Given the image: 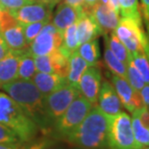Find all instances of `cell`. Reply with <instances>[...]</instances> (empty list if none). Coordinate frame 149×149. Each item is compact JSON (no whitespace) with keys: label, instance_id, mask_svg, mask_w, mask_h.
I'll use <instances>...</instances> for the list:
<instances>
[{"label":"cell","instance_id":"cell-1","mask_svg":"<svg viewBox=\"0 0 149 149\" xmlns=\"http://www.w3.org/2000/svg\"><path fill=\"white\" fill-rule=\"evenodd\" d=\"M1 88L20 106L40 129L45 131L53 125L46 113L44 95L31 80L17 79L2 85Z\"/></svg>","mask_w":149,"mask_h":149},{"label":"cell","instance_id":"cell-2","mask_svg":"<svg viewBox=\"0 0 149 149\" xmlns=\"http://www.w3.org/2000/svg\"><path fill=\"white\" fill-rule=\"evenodd\" d=\"M109 120L97 105L93 106L84 120L65 139L69 143L86 149H105L107 147Z\"/></svg>","mask_w":149,"mask_h":149},{"label":"cell","instance_id":"cell-3","mask_svg":"<svg viewBox=\"0 0 149 149\" xmlns=\"http://www.w3.org/2000/svg\"><path fill=\"white\" fill-rule=\"evenodd\" d=\"M0 123L15 133L19 141H32L37 136L39 127L23 112L20 106L9 96L0 91Z\"/></svg>","mask_w":149,"mask_h":149},{"label":"cell","instance_id":"cell-4","mask_svg":"<svg viewBox=\"0 0 149 149\" xmlns=\"http://www.w3.org/2000/svg\"><path fill=\"white\" fill-rule=\"evenodd\" d=\"M107 147L109 149H143L136 141L132 128V119L127 113L120 111L108 116Z\"/></svg>","mask_w":149,"mask_h":149},{"label":"cell","instance_id":"cell-5","mask_svg":"<svg viewBox=\"0 0 149 149\" xmlns=\"http://www.w3.org/2000/svg\"><path fill=\"white\" fill-rule=\"evenodd\" d=\"M91 108V103L80 94L68 106L65 113L54 122L55 134L59 138L65 139L83 121Z\"/></svg>","mask_w":149,"mask_h":149},{"label":"cell","instance_id":"cell-6","mask_svg":"<svg viewBox=\"0 0 149 149\" xmlns=\"http://www.w3.org/2000/svg\"><path fill=\"white\" fill-rule=\"evenodd\" d=\"M113 32L127 48L130 55L144 51V43L148 39L142 24L131 18L121 17Z\"/></svg>","mask_w":149,"mask_h":149},{"label":"cell","instance_id":"cell-7","mask_svg":"<svg viewBox=\"0 0 149 149\" xmlns=\"http://www.w3.org/2000/svg\"><path fill=\"white\" fill-rule=\"evenodd\" d=\"M79 95H80L79 88L68 83L44 96L46 113L52 124H54V122L65 113L68 106Z\"/></svg>","mask_w":149,"mask_h":149},{"label":"cell","instance_id":"cell-8","mask_svg":"<svg viewBox=\"0 0 149 149\" xmlns=\"http://www.w3.org/2000/svg\"><path fill=\"white\" fill-rule=\"evenodd\" d=\"M63 43V33L48 21L42 27L40 33L35 38L29 45L33 56L48 55L55 52Z\"/></svg>","mask_w":149,"mask_h":149},{"label":"cell","instance_id":"cell-9","mask_svg":"<svg viewBox=\"0 0 149 149\" xmlns=\"http://www.w3.org/2000/svg\"><path fill=\"white\" fill-rule=\"evenodd\" d=\"M83 10L93 17L101 35H109L118 24L119 14L109 5L108 0H99L91 7H83Z\"/></svg>","mask_w":149,"mask_h":149},{"label":"cell","instance_id":"cell-10","mask_svg":"<svg viewBox=\"0 0 149 149\" xmlns=\"http://www.w3.org/2000/svg\"><path fill=\"white\" fill-rule=\"evenodd\" d=\"M53 5L42 2H33L17 10L9 11L11 15L21 25L39 21H50L52 17Z\"/></svg>","mask_w":149,"mask_h":149},{"label":"cell","instance_id":"cell-11","mask_svg":"<svg viewBox=\"0 0 149 149\" xmlns=\"http://www.w3.org/2000/svg\"><path fill=\"white\" fill-rule=\"evenodd\" d=\"M111 80H112V84L119 97L121 105L130 113H133L144 106L139 91H136L129 84L127 79L116 74H112Z\"/></svg>","mask_w":149,"mask_h":149},{"label":"cell","instance_id":"cell-12","mask_svg":"<svg viewBox=\"0 0 149 149\" xmlns=\"http://www.w3.org/2000/svg\"><path fill=\"white\" fill-rule=\"evenodd\" d=\"M101 71L97 65H91L82 74L78 83V88L80 94L83 95L91 105L97 104L98 93L101 86Z\"/></svg>","mask_w":149,"mask_h":149},{"label":"cell","instance_id":"cell-13","mask_svg":"<svg viewBox=\"0 0 149 149\" xmlns=\"http://www.w3.org/2000/svg\"><path fill=\"white\" fill-rule=\"evenodd\" d=\"M97 103L98 108L108 116H115L121 111L122 105L119 97L113 84L108 81H103L100 86Z\"/></svg>","mask_w":149,"mask_h":149},{"label":"cell","instance_id":"cell-14","mask_svg":"<svg viewBox=\"0 0 149 149\" xmlns=\"http://www.w3.org/2000/svg\"><path fill=\"white\" fill-rule=\"evenodd\" d=\"M83 13V7L76 8L63 2L57 7L56 12L54 13L52 23L60 32L64 33L68 26L76 23Z\"/></svg>","mask_w":149,"mask_h":149},{"label":"cell","instance_id":"cell-15","mask_svg":"<svg viewBox=\"0 0 149 149\" xmlns=\"http://www.w3.org/2000/svg\"><path fill=\"white\" fill-rule=\"evenodd\" d=\"M22 52L23 50L10 49L0 60V87L17 79L18 62Z\"/></svg>","mask_w":149,"mask_h":149},{"label":"cell","instance_id":"cell-16","mask_svg":"<svg viewBox=\"0 0 149 149\" xmlns=\"http://www.w3.org/2000/svg\"><path fill=\"white\" fill-rule=\"evenodd\" d=\"M31 81L44 96L68 83L66 77H63L59 74L44 73V72L38 71L34 74Z\"/></svg>","mask_w":149,"mask_h":149},{"label":"cell","instance_id":"cell-17","mask_svg":"<svg viewBox=\"0 0 149 149\" xmlns=\"http://www.w3.org/2000/svg\"><path fill=\"white\" fill-rule=\"evenodd\" d=\"M76 30H77V36L80 44L96 39L99 35H101L99 28L93 17L85 11L79 17V19L76 21Z\"/></svg>","mask_w":149,"mask_h":149},{"label":"cell","instance_id":"cell-18","mask_svg":"<svg viewBox=\"0 0 149 149\" xmlns=\"http://www.w3.org/2000/svg\"><path fill=\"white\" fill-rule=\"evenodd\" d=\"M2 37L4 38L8 47L12 50H24L29 48V45L25 40L22 25L17 23L11 25L10 27L2 30Z\"/></svg>","mask_w":149,"mask_h":149},{"label":"cell","instance_id":"cell-19","mask_svg":"<svg viewBox=\"0 0 149 149\" xmlns=\"http://www.w3.org/2000/svg\"><path fill=\"white\" fill-rule=\"evenodd\" d=\"M88 66L90 65L79 55L77 50L71 53L68 58V74H66V79L68 83L78 88L79 80Z\"/></svg>","mask_w":149,"mask_h":149},{"label":"cell","instance_id":"cell-20","mask_svg":"<svg viewBox=\"0 0 149 149\" xmlns=\"http://www.w3.org/2000/svg\"><path fill=\"white\" fill-rule=\"evenodd\" d=\"M78 54L83 58L88 65H97L100 59V48L97 39L88 40L79 45Z\"/></svg>","mask_w":149,"mask_h":149},{"label":"cell","instance_id":"cell-21","mask_svg":"<svg viewBox=\"0 0 149 149\" xmlns=\"http://www.w3.org/2000/svg\"><path fill=\"white\" fill-rule=\"evenodd\" d=\"M36 66H35L34 56L30 52L29 48L23 50L20 55L18 62L17 79L21 80H31L34 74L36 73Z\"/></svg>","mask_w":149,"mask_h":149},{"label":"cell","instance_id":"cell-22","mask_svg":"<svg viewBox=\"0 0 149 149\" xmlns=\"http://www.w3.org/2000/svg\"><path fill=\"white\" fill-rule=\"evenodd\" d=\"M79 45V40L77 36V30H76V23L68 26L63 33V43L59 47V50L65 54L66 56L69 57L71 53L78 49Z\"/></svg>","mask_w":149,"mask_h":149},{"label":"cell","instance_id":"cell-23","mask_svg":"<svg viewBox=\"0 0 149 149\" xmlns=\"http://www.w3.org/2000/svg\"><path fill=\"white\" fill-rule=\"evenodd\" d=\"M105 42L107 43V45L109 46L111 51L115 54V56L116 58L127 65L131 55H130V53L128 52L127 48L124 46V44L120 42L118 38L116 37V35L115 34L113 31L110 33V36L105 35Z\"/></svg>","mask_w":149,"mask_h":149},{"label":"cell","instance_id":"cell-24","mask_svg":"<svg viewBox=\"0 0 149 149\" xmlns=\"http://www.w3.org/2000/svg\"><path fill=\"white\" fill-rule=\"evenodd\" d=\"M104 62H105L107 68L110 69V71L113 74L126 78L127 65L116 58L115 54L111 51V49L107 45L106 42H105V50H104Z\"/></svg>","mask_w":149,"mask_h":149},{"label":"cell","instance_id":"cell-25","mask_svg":"<svg viewBox=\"0 0 149 149\" xmlns=\"http://www.w3.org/2000/svg\"><path fill=\"white\" fill-rule=\"evenodd\" d=\"M121 17H128L141 23V13L138 0H118Z\"/></svg>","mask_w":149,"mask_h":149},{"label":"cell","instance_id":"cell-26","mask_svg":"<svg viewBox=\"0 0 149 149\" xmlns=\"http://www.w3.org/2000/svg\"><path fill=\"white\" fill-rule=\"evenodd\" d=\"M132 128L136 141L142 147L149 146V128L142 125L139 117L133 113Z\"/></svg>","mask_w":149,"mask_h":149},{"label":"cell","instance_id":"cell-27","mask_svg":"<svg viewBox=\"0 0 149 149\" xmlns=\"http://www.w3.org/2000/svg\"><path fill=\"white\" fill-rule=\"evenodd\" d=\"M131 61L141 75L144 83L149 85V61L143 52H138L131 55Z\"/></svg>","mask_w":149,"mask_h":149},{"label":"cell","instance_id":"cell-28","mask_svg":"<svg viewBox=\"0 0 149 149\" xmlns=\"http://www.w3.org/2000/svg\"><path fill=\"white\" fill-rule=\"evenodd\" d=\"M126 79H127V81L129 82V84L138 91H141L142 87L145 85L141 75L139 74L138 69L133 65V63L131 61V56H130V60L127 64V74H126Z\"/></svg>","mask_w":149,"mask_h":149},{"label":"cell","instance_id":"cell-29","mask_svg":"<svg viewBox=\"0 0 149 149\" xmlns=\"http://www.w3.org/2000/svg\"><path fill=\"white\" fill-rule=\"evenodd\" d=\"M34 62H35V66H36V70L38 72L55 73L52 53L48 54V55L34 56Z\"/></svg>","mask_w":149,"mask_h":149},{"label":"cell","instance_id":"cell-30","mask_svg":"<svg viewBox=\"0 0 149 149\" xmlns=\"http://www.w3.org/2000/svg\"><path fill=\"white\" fill-rule=\"evenodd\" d=\"M48 21H39V22H32V23L22 25L25 40H26V42L28 43V45H30V43L35 40V38L40 33L42 27Z\"/></svg>","mask_w":149,"mask_h":149},{"label":"cell","instance_id":"cell-31","mask_svg":"<svg viewBox=\"0 0 149 149\" xmlns=\"http://www.w3.org/2000/svg\"><path fill=\"white\" fill-rule=\"evenodd\" d=\"M36 1L37 0H0V5L5 10L14 11Z\"/></svg>","mask_w":149,"mask_h":149},{"label":"cell","instance_id":"cell-32","mask_svg":"<svg viewBox=\"0 0 149 149\" xmlns=\"http://www.w3.org/2000/svg\"><path fill=\"white\" fill-rule=\"evenodd\" d=\"M18 138L15 133L7 126L0 123V143L1 142H17Z\"/></svg>","mask_w":149,"mask_h":149},{"label":"cell","instance_id":"cell-33","mask_svg":"<svg viewBox=\"0 0 149 149\" xmlns=\"http://www.w3.org/2000/svg\"><path fill=\"white\" fill-rule=\"evenodd\" d=\"M139 93H141V99L143 101V104L145 106L149 107V85L145 84L141 91H139Z\"/></svg>","mask_w":149,"mask_h":149},{"label":"cell","instance_id":"cell-34","mask_svg":"<svg viewBox=\"0 0 149 149\" xmlns=\"http://www.w3.org/2000/svg\"><path fill=\"white\" fill-rule=\"evenodd\" d=\"M0 149H26L23 145L17 142H1Z\"/></svg>","mask_w":149,"mask_h":149},{"label":"cell","instance_id":"cell-35","mask_svg":"<svg viewBox=\"0 0 149 149\" xmlns=\"http://www.w3.org/2000/svg\"><path fill=\"white\" fill-rule=\"evenodd\" d=\"M10 50V48L8 47L7 43H6L4 38L2 37L1 33H0V60L4 57L6 54L8 53V51Z\"/></svg>","mask_w":149,"mask_h":149},{"label":"cell","instance_id":"cell-36","mask_svg":"<svg viewBox=\"0 0 149 149\" xmlns=\"http://www.w3.org/2000/svg\"><path fill=\"white\" fill-rule=\"evenodd\" d=\"M141 11L144 20H149V0H141Z\"/></svg>","mask_w":149,"mask_h":149},{"label":"cell","instance_id":"cell-37","mask_svg":"<svg viewBox=\"0 0 149 149\" xmlns=\"http://www.w3.org/2000/svg\"><path fill=\"white\" fill-rule=\"evenodd\" d=\"M64 2L76 8H81L84 5V0H64Z\"/></svg>","mask_w":149,"mask_h":149},{"label":"cell","instance_id":"cell-38","mask_svg":"<svg viewBox=\"0 0 149 149\" xmlns=\"http://www.w3.org/2000/svg\"><path fill=\"white\" fill-rule=\"evenodd\" d=\"M108 3H109V5L113 9V10L119 14V2H118V0H108Z\"/></svg>","mask_w":149,"mask_h":149},{"label":"cell","instance_id":"cell-39","mask_svg":"<svg viewBox=\"0 0 149 149\" xmlns=\"http://www.w3.org/2000/svg\"><path fill=\"white\" fill-rule=\"evenodd\" d=\"M39 2H42V3H46V4H50V5H53L55 6L56 4L61 1V0H37Z\"/></svg>","mask_w":149,"mask_h":149},{"label":"cell","instance_id":"cell-40","mask_svg":"<svg viewBox=\"0 0 149 149\" xmlns=\"http://www.w3.org/2000/svg\"><path fill=\"white\" fill-rule=\"evenodd\" d=\"M97 1H99V0H84V5L83 7L84 8H87V7H91V6H93L94 3H96Z\"/></svg>","mask_w":149,"mask_h":149},{"label":"cell","instance_id":"cell-41","mask_svg":"<svg viewBox=\"0 0 149 149\" xmlns=\"http://www.w3.org/2000/svg\"><path fill=\"white\" fill-rule=\"evenodd\" d=\"M148 39V38H147ZM143 49H144V53L146 55L148 61H149V40H147V42L144 43V46H143Z\"/></svg>","mask_w":149,"mask_h":149},{"label":"cell","instance_id":"cell-42","mask_svg":"<svg viewBox=\"0 0 149 149\" xmlns=\"http://www.w3.org/2000/svg\"><path fill=\"white\" fill-rule=\"evenodd\" d=\"M144 21H145V25H146V36L149 40V20H144Z\"/></svg>","mask_w":149,"mask_h":149},{"label":"cell","instance_id":"cell-43","mask_svg":"<svg viewBox=\"0 0 149 149\" xmlns=\"http://www.w3.org/2000/svg\"><path fill=\"white\" fill-rule=\"evenodd\" d=\"M42 149H60V148H56V147H44V148H42Z\"/></svg>","mask_w":149,"mask_h":149},{"label":"cell","instance_id":"cell-44","mask_svg":"<svg viewBox=\"0 0 149 149\" xmlns=\"http://www.w3.org/2000/svg\"><path fill=\"white\" fill-rule=\"evenodd\" d=\"M2 11H3V8H2V6L0 5V15H1V13H2Z\"/></svg>","mask_w":149,"mask_h":149},{"label":"cell","instance_id":"cell-45","mask_svg":"<svg viewBox=\"0 0 149 149\" xmlns=\"http://www.w3.org/2000/svg\"><path fill=\"white\" fill-rule=\"evenodd\" d=\"M143 149H149V147H143Z\"/></svg>","mask_w":149,"mask_h":149},{"label":"cell","instance_id":"cell-46","mask_svg":"<svg viewBox=\"0 0 149 149\" xmlns=\"http://www.w3.org/2000/svg\"><path fill=\"white\" fill-rule=\"evenodd\" d=\"M80 149H86V148H80Z\"/></svg>","mask_w":149,"mask_h":149},{"label":"cell","instance_id":"cell-47","mask_svg":"<svg viewBox=\"0 0 149 149\" xmlns=\"http://www.w3.org/2000/svg\"><path fill=\"white\" fill-rule=\"evenodd\" d=\"M148 108H149V107H148Z\"/></svg>","mask_w":149,"mask_h":149}]
</instances>
